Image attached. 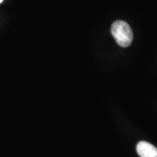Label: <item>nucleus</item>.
Returning a JSON list of instances; mask_svg holds the SVG:
<instances>
[{"label":"nucleus","mask_w":157,"mask_h":157,"mask_svg":"<svg viewBox=\"0 0 157 157\" xmlns=\"http://www.w3.org/2000/svg\"><path fill=\"white\" fill-rule=\"evenodd\" d=\"M136 151L140 157H157V148L147 141H140L136 146Z\"/></svg>","instance_id":"f03ea898"},{"label":"nucleus","mask_w":157,"mask_h":157,"mask_svg":"<svg viewBox=\"0 0 157 157\" xmlns=\"http://www.w3.org/2000/svg\"><path fill=\"white\" fill-rule=\"evenodd\" d=\"M3 1H4V0H0V4H1V3H2Z\"/></svg>","instance_id":"7ed1b4c3"},{"label":"nucleus","mask_w":157,"mask_h":157,"mask_svg":"<svg viewBox=\"0 0 157 157\" xmlns=\"http://www.w3.org/2000/svg\"><path fill=\"white\" fill-rule=\"evenodd\" d=\"M113 37L117 44L121 47H128L133 41V31L129 25L122 20H117L112 25L111 28Z\"/></svg>","instance_id":"f257e3e1"}]
</instances>
